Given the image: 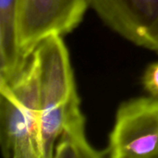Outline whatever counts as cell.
<instances>
[{"mask_svg": "<svg viewBox=\"0 0 158 158\" xmlns=\"http://www.w3.org/2000/svg\"><path fill=\"white\" fill-rule=\"evenodd\" d=\"M36 68L41 107V157H54L69 114L81 106L68 48L60 35L41 41L31 55Z\"/></svg>", "mask_w": 158, "mask_h": 158, "instance_id": "obj_1", "label": "cell"}, {"mask_svg": "<svg viewBox=\"0 0 158 158\" xmlns=\"http://www.w3.org/2000/svg\"><path fill=\"white\" fill-rule=\"evenodd\" d=\"M38 75L30 56L10 81L0 80V148L5 158H42Z\"/></svg>", "mask_w": 158, "mask_h": 158, "instance_id": "obj_2", "label": "cell"}, {"mask_svg": "<svg viewBox=\"0 0 158 158\" xmlns=\"http://www.w3.org/2000/svg\"><path fill=\"white\" fill-rule=\"evenodd\" d=\"M88 7V0H17V43L23 56L29 58L45 38L71 32Z\"/></svg>", "mask_w": 158, "mask_h": 158, "instance_id": "obj_3", "label": "cell"}, {"mask_svg": "<svg viewBox=\"0 0 158 158\" xmlns=\"http://www.w3.org/2000/svg\"><path fill=\"white\" fill-rule=\"evenodd\" d=\"M106 149L112 158L158 157V98L140 97L122 103Z\"/></svg>", "mask_w": 158, "mask_h": 158, "instance_id": "obj_4", "label": "cell"}, {"mask_svg": "<svg viewBox=\"0 0 158 158\" xmlns=\"http://www.w3.org/2000/svg\"><path fill=\"white\" fill-rule=\"evenodd\" d=\"M111 30L137 46L158 54V0H88Z\"/></svg>", "mask_w": 158, "mask_h": 158, "instance_id": "obj_5", "label": "cell"}, {"mask_svg": "<svg viewBox=\"0 0 158 158\" xmlns=\"http://www.w3.org/2000/svg\"><path fill=\"white\" fill-rule=\"evenodd\" d=\"M17 0H0V80L10 81L26 66L16 33Z\"/></svg>", "mask_w": 158, "mask_h": 158, "instance_id": "obj_6", "label": "cell"}, {"mask_svg": "<svg viewBox=\"0 0 158 158\" xmlns=\"http://www.w3.org/2000/svg\"><path fill=\"white\" fill-rule=\"evenodd\" d=\"M108 156L107 149H94L85 134V118L81 107L68 116L63 130L58 136L54 150V157L99 158Z\"/></svg>", "mask_w": 158, "mask_h": 158, "instance_id": "obj_7", "label": "cell"}, {"mask_svg": "<svg viewBox=\"0 0 158 158\" xmlns=\"http://www.w3.org/2000/svg\"><path fill=\"white\" fill-rule=\"evenodd\" d=\"M143 88L151 96L158 98V62L148 66L143 76Z\"/></svg>", "mask_w": 158, "mask_h": 158, "instance_id": "obj_8", "label": "cell"}]
</instances>
